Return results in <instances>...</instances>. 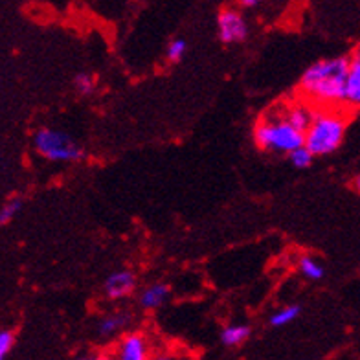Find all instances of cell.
Wrapping results in <instances>:
<instances>
[{
    "label": "cell",
    "instance_id": "cell-19",
    "mask_svg": "<svg viewBox=\"0 0 360 360\" xmlns=\"http://www.w3.org/2000/svg\"><path fill=\"white\" fill-rule=\"evenodd\" d=\"M15 346V335L10 329L0 331V360H6Z\"/></svg>",
    "mask_w": 360,
    "mask_h": 360
},
{
    "label": "cell",
    "instance_id": "cell-20",
    "mask_svg": "<svg viewBox=\"0 0 360 360\" xmlns=\"http://www.w3.org/2000/svg\"><path fill=\"white\" fill-rule=\"evenodd\" d=\"M151 360H193L188 353L176 349H160L157 353H153Z\"/></svg>",
    "mask_w": 360,
    "mask_h": 360
},
{
    "label": "cell",
    "instance_id": "cell-7",
    "mask_svg": "<svg viewBox=\"0 0 360 360\" xmlns=\"http://www.w3.org/2000/svg\"><path fill=\"white\" fill-rule=\"evenodd\" d=\"M134 289H136V276H134L133 270L127 269L116 270V272L107 276L103 285L105 296L109 300L127 298Z\"/></svg>",
    "mask_w": 360,
    "mask_h": 360
},
{
    "label": "cell",
    "instance_id": "cell-21",
    "mask_svg": "<svg viewBox=\"0 0 360 360\" xmlns=\"http://www.w3.org/2000/svg\"><path fill=\"white\" fill-rule=\"evenodd\" d=\"M263 0H237V4L241 6V8H256L257 4H261Z\"/></svg>",
    "mask_w": 360,
    "mask_h": 360
},
{
    "label": "cell",
    "instance_id": "cell-17",
    "mask_svg": "<svg viewBox=\"0 0 360 360\" xmlns=\"http://www.w3.org/2000/svg\"><path fill=\"white\" fill-rule=\"evenodd\" d=\"M287 157H289L290 164H292L296 169H307V167L311 166L314 160L313 155H311V153H309V149H305L304 146L298 147V149H294V151L290 153V155H287Z\"/></svg>",
    "mask_w": 360,
    "mask_h": 360
},
{
    "label": "cell",
    "instance_id": "cell-11",
    "mask_svg": "<svg viewBox=\"0 0 360 360\" xmlns=\"http://www.w3.org/2000/svg\"><path fill=\"white\" fill-rule=\"evenodd\" d=\"M313 116L314 110H311V107L304 103L290 105V107H287V109L281 112V118H283L287 124L292 125L294 129H298L300 133H305V131H307V127L311 125V122H313Z\"/></svg>",
    "mask_w": 360,
    "mask_h": 360
},
{
    "label": "cell",
    "instance_id": "cell-18",
    "mask_svg": "<svg viewBox=\"0 0 360 360\" xmlns=\"http://www.w3.org/2000/svg\"><path fill=\"white\" fill-rule=\"evenodd\" d=\"M186 50H188V43H186L184 39H175V41H171L169 46L166 50L167 61L169 63H180L184 59Z\"/></svg>",
    "mask_w": 360,
    "mask_h": 360
},
{
    "label": "cell",
    "instance_id": "cell-2",
    "mask_svg": "<svg viewBox=\"0 0 360 360\" xmlns=\"http://www.w3.org/2000/svg\"><path fill=\"white\" fill-rule=\"evenodd\" d=\"M346 129L347 120L342 112L331 109L318 110L304 133V147L313 157H327L342 146Z\"/></svg>",
    "mask_w": 360,
    "mask_h": 360
},
{
    "label": "cell",
    "instance_id": "cell-5",
    "mask_svg": "<svg viewBox=\"0 0 360 360\" xmlns=\"http://www.w3.org/2000/svg\"><path fill=\"white\" fill-rule=\"evenodd\" d=\"M110 356L112 360H151V342L143 333L129 331L116 342L114 353Z\"/></svg>",
    "mask_w": 360,
    "mask_h": 360
},
{
    "label": "cell",
    "instance_id": "cell-14",
    "mask_svg": "<svg viewBox=\"0 0 360 360\" xmlns=\"http://www.w3.org/2000/svg\"><path fill=\"white\" fill-rule=\"evenodd\" d=\"M302 313V307L300 305H285V307L278 309L274 314H270L269 323L272 327H285L289 326L290 322H294L296 318Z\"/></svg>",
    "mask_w": 360,
    "mask_h": 360
},
{
    "label": "cell",
    "instance_id": "cell-1",
    "mask_svg": "<svg viewBox=\"0 0 360 360\" xmlns=\"http://www.w3.org/2000/svg\"><path fill=\"white\" fill-rule=\"evenodd\" d=\"M349 57H331L313 63L300 79L302 94L316 105H344Z\"/></svg>",
    "mask_w": 360,
    "mask_h": 360
},
{
    "label": "cell",
    "instance_id": "cell-22",
    "mask_svg": "<svg viewBox=\"0 0 360 360\" xmlns=\"http://www.w3.org/2000/svg\"><path fill=\"white\" fill-rule=\"evenodd\" d=\"M351 184H353V190H355L356 193H360V173L355 176V179H353V182H351Z\"/></svg>",
    "mask_w": 360,
    "mask_h": 360
},
{
    "label": "cell",
    "instance_id": "cell-23",
    "mask_svg": "<svg viewBox=\"0 0 360 360\" xmlns=\"http://www.w3.org/2000/svg\"><path fill=\"white\" fill-rule=\"evenodd\" d=\"M90 360H112V356L107 355V353H100V355L92 356V359H90Z\"/></svg>",
    "mask_w": 360,
    "mask_h": 360
},
{
    "label": "cell",
    "instance_id": "cell-4",
    "mask_svg": "<svg viewBox=\"0 0 360 360\" xmlns=\"http://www.w3.org/2000/svg\"><path fill=\"white\" fill-rule=\"evenodd\" d=\"M34 147L39 157L48 162H81L86 157L85 149L61 129L43 127L34 134Z\"/></svg>",
    "mask_w": 360,
    "mask_h": 360
},
{
    "label": "cell",
    "instance_id": "cell-6",
    "mask_svg": "<svg viewBox=\"0 0 360 360\" xmlns=\"http://www.w3.org/2000/svg\"><path fill=\"white\" fill-rule=\"evenodd\" d=\"M217 34L221 43L237 44L248 37V24L236 8H224L217 17Z\"/></svg>",
    "mask_w": 360,
    "mask_h": 360
},
{
    "label": "cell",
    "instance_id": "cell-3",
    "mask_svg": "<svg viewBox=\"0 0 360 360\" xmlns=\"http://www.w3.org/2000/svg\"><path fill=\"white\" fill-rule=\"evenodd\" d=\"M254 143L261 151L278 153V155H290L294 149L304 146V133L287 124L281 114L266 116L254 127Z\"/></svg>",
    "mask_w": 360,
    "mask_h": 360
},
{
    "label": "cell",
    "instance_id": "cell-15",
    "mask_svg": "<svg viewBox=\"0 0 360 360\" xmlns=\"http://www.w3.org/2000/svg\"><path fill=\"white\" fill-rule=\"evenodd\" d=\"M22 199L20 197H15V199L8 200V202L0 208V228H4L6 224L11 223L15 219V215L19 214L20 210H22Z\"/></svg>",
    "mask_w": 360,
    "mask_h": 360
},
{
    "label": "cell",
    "instance_id": "cell-13",
    "mask_svg": "<svg viewBox=\"0 0 360 360\" xmlns=\"http://www.w3.org/2000/svg\"><path fill=\"white\" fill-rule=\"evenodd\" d=\"M298 270L300 274L305 276L311 281H320L326 276V269L316 257L313 256H302L298 261Z\"/></svg>",
    "mask_w": 360,
    "mask_h": 360
},
{
    "label": "cell",
    "instance_id": "cell-24",
    "mask_svg": "<svg viewBox=\"0 0 360 360\" xmlns=\"http://www.w3.org/2000/svg\"><path fill=\"white\" fill-rule=\"evenodd\" d=\"M77 360H90L89 356H81V359H77Z\"/></svg>",
    "mask_w": 360,
    "mask_h": 360
},
{
    "label": "cell",
    "instance_id": "cell-16",
    "mask_svg": "<svg viewBox=\"0 0 360 360\" xmlns=\"http://www.w3.org/2000/svg\"><path fill=\"white\" fill-rule=\"evenodd\" d=\"M74 89L79 96H90L96 90V77L90 72H79L74 77Z\"/></svg>",
    "mask_w": 360,
    "mask_h": 360
},
{
    "label": "cell",
    "instance_id": "cell-12",
    "mask_svg": "<svg viewBox=\"0 0 360 360\" xmlns=\"http://www.w3.org/2000/svg\"><path fill=\"white\" fill-rule=\"evenodd\" d=\"M250 326L248 323H228L221 331V342L226 347H237L250 338Z\"/></svg>",
    "mask_w": 360,
    "mask_h": 360
},
{
    "label": "cell",
    "instance_id": "cell-9",
    "mask_svg": "<svg viewBox=\"0 0 360 360\" xmlns=\"http://www.w3.org/2000/svg\"><path fill=\"white\" fill-rule=\"evenodd\" d=\"M131 320H133V316H131V313H127V311H118V313L105 314L100 322H98V326H96V331H98V335H100L101 338H110L114 337V335H118V333L124 331V329H127V327L131 326Z\"/></svg>",
    "mask_w": 360,
    "mask_h": 360
},
{
    "label": "cell",
    "instance_id": "cell-8",
    "mask_svg": "<svg viewBox=\"0 0 360 360\" xmlns=\"http://www.w3.org/2000/svg\"><path fill=\"white\" fill-rule=\"evenodd\" d=\"M344 105L360 107V50L349 57V68L346 77V92H344Z\"/></svg>",
    "mask_w": 360,
    "mask_h": 360
},
{
    "label": "cell",
    "instance_id": "cell-10",
    "mask_svg": "<svg viewBox=\"0 0 360 360\" xmlns=\"http://www.w3.org/2000/svg\"><path fill=\"white\" fill-rule=\"evenodd\" d=\"M167 296H169V285L164 283V281H157V283L147 285L146 289L140 292L138 304L146 311H153V309H158L166 304Z\"/></svg>",
    "mask_w": 360,
    "mask_h": 360
}]
</instances>
